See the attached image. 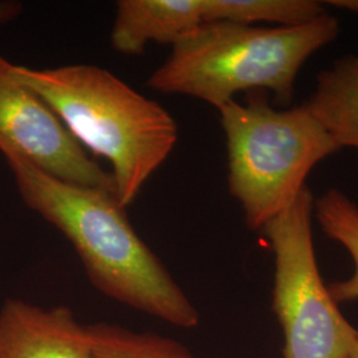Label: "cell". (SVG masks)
<instances>
[{
  "mask_svg": "<svg viewBox=\"0 0 358 358\" xmlns=\"http://www.w3.org/2000/svg\"><path fill=\"white\" fill-rule=\"evenodd\" d=\"M3 157L24 205L71 242L100 292L174 327H198V310L133 229L115 194L55 178L19 154Z\"/></svg>",
  "mask_w": 358,
  "mask_h": 358,
  "instance_id": "1",
  "label": "cell"
},
{
  "mask_svg": "<svg viewBox=\"0 0 358 358\" xmlns=\"http://www.w3.org/2000/svg\"><path fill=\"white\" fill-rule=\"evenodd\" d=\"M13 71L83 148L110 162L117 199L124 208L177 145L178 127L166 109L103 68L13 64Z\"/></svg>",
  "mask_w": 358,
  "mask_h": 358,
  "instance_id": "2",
  "label": "cell"
},
{
  "mask_svg": "<svg viewBox=\"0 0 358 358\" xmlns=\"http://www.w3.org/2000/svg\"><path fill=\"white\" fill-rule=\"evenodd\" d=\"M338 34L340 22L329 13L294 27L203 23L171 45L148 85L217 109L252 90L272 92L275 101L289 105L303 65Z\"/></svg>",
  "mask_w": 358,
  "mask_h": 358,
  "instance_id": "3",
  "label": "cell"
},
{
  "mask_svg": "<svg viewBox=\"0 0 358 358\" xmlns=\"http://www.w3.org/2000/svg\"><path fill=\"white\" fill-rule=\"evenodd\" d=\"M219 110L226 136L229 192L250 230L260 231L307 187L312 169L341 149L307 108L276 109L268 92L252 90L245 101Z\"/></svg>",
  "mask_w": 358,
  "mask_h": 358,
  "instance_id": "4",
  "label": "cell"
},
{
  "mask_svg": "<svg viewBox=\"0 0 358 358\" xmlns=\"http://www.w3.org/2000/svg\"><path fill=\"white\" fill-rule=\"evenodd\" d=\"M313 207L307 186L260 230L275 255L272 309L282 325L284 358H348L358 331L321 278L312 235Z\"/></svg>",
  "mask_w": 358,
  "mask_h": 358,
  "instance_id": "5",
  "label": "cell"
},
{
  "mask_svg": "<svg viewBox=\"0 0 358 358\" xmlns=\"http://www.w3.org/2000/svg\"><path fill=\"white\" fill-rule=\"evenodd\" d=\"M0 53V153H16L55 178L115 192V179L94 162L62 120L13 71Z\"/></svg>",
  "mask_w": 358,
  "mask_h": 358,
  "instance_id": "6",
  "label": "cell"
},
{
  "mask_svg": "<svg viewBox=\"0 0 358 358\" xmlns=\"http://www.w3.org/2000/svg\"><path fill=\"white\" fill-rule=\"evenodd\" d=\"M0 358H94L88 328L66 307L7 300L0 309Z\"/></svg>",
  "mask_w": 358,
  "mask_h": 358,
  "instance_id": "7",
  "label": "cell"
},
{
  "mask_svg": "<svg viewBox=\"0 0 358 358\" xmlns=\"http://www.w3.org/2000/svg\"><path fill=\"white\" fill-rule=\"evenodd\" d=\"M201 24L202 0H120L110 43L120 53L141 55L149 43L174 45Z\"/></svg>",
  "mask_w": 358,
  "mask_h": 358,
  "instance_id": "8",
  "label": "cell"
},
{
  "mask_svg": "<svg viewBox=\"0 0 358 358\" xmlns=\"http://www.w3.org/2000/svg\"><path fill=\"white\" fill-rule=\"evenodd\" d=\"M303 105L340 149L358 150V53L345 55L322 69Z\"/></svg>",
  "mask_w": 358,
  "mask_h": 358,
  "instance_id": "9",
  "label": "cell"
},
{
  "mask_svg": "<svg viewBox=\"0 0 358 358\" xmlns=\"http://www.w3.org/2000/svg\"><path fill=\"white\" fill-rule=\"evenodd\" d=\"M324 13V1L316 0H202L203 23L252 26L264 22L294 27L313 22Z\"/></svg>",
  "mask_w": 358,
  "mask_h": 358,
  "instance_id": "10",
  "label": "cell"
},
{
  "mask_svg": "<svg viewBox=\"0 0 358 358\" xmlns=\"http://www.w3.org/2000/svg\"><path fill=\"white\" fill-rule=\"evenodd\" d=\"M313 215L321 231L341 244L355 264L350 278L328 284L329 294L337 304L358 300V206L341 190L329 189L315 198Z\"/></svg>",
  "mask_w": 358,
  "mask_h": 358,
  "instance_id": "11",
  "label": "cell"
},
{
  "mask_svg": "<svg viewBox=\"0 0 358 358\" xmlns=\"http://www.w3.org/2000/svg\"><path fill=\"white\" fill-rule=\"evenodd\" d=\"M94 358H192L178 341L113 324L87 325Z\"/></svg>",
  "mask_w": 358,
  "mask_h": 358,
  "instance_id": "12",
  "label": "cell"
},
{
  "mask_svg": "<svg viewBox=\"0 0 358 358\" xmlns=\"http://www.w3.org/2000/svg\"><path fill=\"white\" fill-rule=\"evenodd\" d=\"M22 11V6L16 1H0V24L15 19Z\"/></svg>",
  "mask_w": 358,
  "mask_h": 358,
  "instance_id": "13",
  "label": "cell"
},
{
  "mask_svg": "<svg viewBox=\"0 0 358 358\" xmlns=\"http://www.w3.org/2000/svg\"><path fill=\"white\" fill-rule=\"evenodd\" d=\"M325 6H332L334 8L343 10L346 13H355L358 16V0H327Z\"/></svg>",
  "mask_w": 358,
  "mask_h": 358,
  "instance_id": "14",
  "label": "cell"
},
{
  "mask_svg": "<svg viewBox=\"0 0 358 358\" xmlns=\"http://www.w3.org/2000/svg\"><path fill=\"white\" fill-rule=\"evenodd\" d=\"M348 358H358V336L357 338H356V341H355V345L352 348V350H350Z\"/></svg>",
  "mask_w": 358,
  "mask_h": 358,
  "instance_id": "15",
  "label": "cell"
}]
</instances>
